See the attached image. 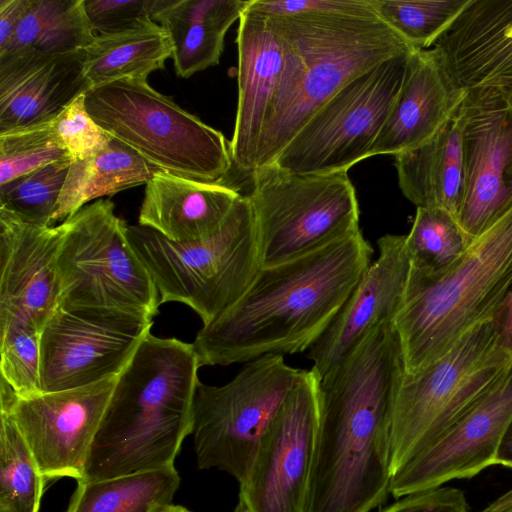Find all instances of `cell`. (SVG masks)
<instances>
[{"label":"cell","instance_id":"obj_29","mask_svg":"<svg viewBox=\"0 0 512 512\" xmlns=\"http://www.w3.org/2000/svg\"><path fill=\"white\" fill-rule=\"evenodd\" d=\"M94 33L84 0H28L27 7L0 58L55 56L83 50Z\"/></svg>","mask_w":512,"mask_h":512},{"label":"cell","instance_id":"obj_23","mask_svg":"<svg viewBox=\"0 0 512 512\" xmlns=\"http://www.w3.org/2000/svg\"><path fill=\"white\" fill-rule=\"evenodd\" d=\"M464 94L432 48L413 50L402 88L370 156H396L418 147L448 121Z\"/></svg>","mask_w":512,"mask_h":512},{"label":"cell","instance_id":"obj_39","mask_svg":"<svg viewBox=\"0 0 512 512\" xmlns=\"http://www.w3.org/2000/svg\"><path fill=\"white\" fill-rule=\"evenodd\" d=\"M377 512H469L462 490L437 487L405 495Z\"/></svg>","mask_w":512,"mask_h":512},{"label":"cell","instance_id":"obj_22","mask_svg":"<svg viewBox=\"0 0 512 512\" xmlns=\"http://www.w3.org/2000/svg\"><path fill=\"white\" fill-rule=\"evenodd\" d=\"M82 50L0 58V133L48 123L90 87Z\"/></svg>","mask_w":512,"mask_h":512},{"label":"cell","instance_id":"obj_13","mask_svg":"<svg viewBox=\"0 0 512 512\" xmlns=\"http://www.w3.org/2000/svg\"><path fill=\"white\" fill-rule=\"evenodd\" d=\"M153 317L57 306L40 331L42 393L118 376L150 334Z\"/></svg>","mask_w":512,"mask_h":512},{"label":"cell","instance_id":"obj_45","mask_svg":"<svg viewBox=\"0 0 512 512\" xmlns=\"http://www.w3.org/2000/svg\"><path fill=\"white\" fill-rule=\"evenodd\" d=\"M154 512H191L186 507L176 504H169L156 509Z\"/></svg>","mask_w":512,"mask_h":512},{"label":"cell","instance_id":"obj_20","mask_svg":"<svg viewBox=\"0 0 512 512\" xmlns=\"http://www.w3.org/2000/svg\"><path fill=\"white\" fill-rule=\"evenodd\" d=\"M236 43L238 102L230 151L232 168L251 176L282 72L283 47L272 18L248 5Z\"/></svg>","mask_w":512,"mask_h":512},{"label":"cell","instance_id":"obj_46","mask_svg":"<svg viewBox=\"0 0 512 512\" xmlns=\"http://www.w3.org/2000/svg\"><path fill=\"white\" fill-rule=\"evenodd\" d=\"M0 512H5V511L0 510Z\"/></svg>","mask_w":512,"mask_h":512},{"label":"cell","instance_id":"obj_2","mask_svg":"<svg viewBox=\"0 0 512 512\" xmlns=\"http://www.w3.org/2000/svg\"><path fill=\"white\" fill-rule=\"evenodd\" d=\"M373 252L358 231L300 258L261 268L244 295L198 331L193 346L200 366L308 350L353 292Z\"/></svg>","mask_w":512,"mask_h":512},{"label":"cell","instance_id":"obj_19","mask_svg":"<svg viewBox=\"0 0 512 512\" xmlns=\"http://www.w3.org/2000/svg\"><path fill=\"white\" fill-rule=\"evenodd\" d=\"M378 258L370 264L327 329L308 349L312 369L323 378L376 326L394 322L410 272L406 235L387 234L377 241Z\"/></svg>","mask_w":512,"mask_h":512},{"label":"cell","instance_id":"obj_25","mask_svg":"<svg viewBox=\"0 0 512 512\" xmlns=\"http://www.w3.org/2000/svg\"><path fill=\"white\" fill-rule=\"evenodd\" d=\"M249 0H156L152 20L167 32L174 70L189 78L219 64L228 29Z\"/></svg>","mask_w":512,"mask_h":512},{"label":"cell","instance_id":"obj_1","mask_svg":"<svg viewBox=\"0 0 512 512\" xmlns=\"http://www.w3.org/2000/svg\"><path fill=\"white\" fill-rule=\"evenodd\" d=\"M403 375L400 340L387 322L320 379L308 512H371L385 502L393 406Z\"/></svg>","mask_w":512,"mask_h":512},{"label":"cell","instance_id":"obj_8","mask_svg":"<svg viewBox=\"0 0 512 512\" xmlns=\"http://www.w3.org/2000/svg\"><path fill=\"white\" fill-rule=\"evenodd\" d=\"M511 362L498 345L493 321L487 320L424 370L404 374L392 414V476L457 421Z\"/></svg>","mask_w":512,"mask_h":512},{"label":"cell","instance_id":"obj_4","mask_svg":"<svg viewBox=\"0 0 512 512\" xmlns=\"http://www.w3.org/2000/svg\"><path fill=\"white\" fill-rule=\"evenodd\" d=\"M270 17L282 41L283 67L256 169L271 165L303 125L353 79L416 50L373 8Z\"/></svg>","mask_w":512,"mask_h":512},{"label":"cell","instance_id":"obj_47","mask_svg":"<svg viewBox=\"0 0 512 512\" xmlns=\"http://www.w3.org/2000/svg\"><path fill=\"white\" fill-rule=\"evenodd\" d=\"M511 88V87H510Z\"/></svg>","mask_w":512,"mask_h":512},{"label":"cell","instance_id":"obj_11","mask_svg":"<svg viewBox=\"0 0 512 512\" xmlns=\"http://www.w3.org/2000/svg\"><path fill=\"white\" fill-rule=\"evenodd\" d=\"M302 372L286 364L282 355L267 354L247 362L225 385L199 382L192 427L198 468H217L244 482Z\"/></svg>","mask_w":512,"mask_h":512},{"label":"cell","instance_id":"obj_12","mask_svg":"<svg viewBox=\"0 0 512 512\" xmlns=\"http://www.w3.org/2000/svg\"><path fill=\"white\" fill-rule=\"evenodd\" d=\"M411 52L385 60L345 85L303 125L272 164L294 174H323L348 171L371 157L402 88Z\"/></svg>","mask_w":512,"mask_h":512},{"label":"cell","instance_id":"obj_37","mask_svg":"<svg viewBox=\"0 0 512 512\" xmlns=\"http://www.w3.org/2000/svg\"><path fill=\"white\" fill-rule=\"evenodd\" d=\"M51 128L57 143L71 161L99 153L113 139L88 113L85 93L75 98L51 121Z\"/></svg>","mask_w":512,"mask_h":512},{"label":"cell","instance_id":"obj_21","mask_svg":"<svg viewBox=\"0 0 512 512\" xmlns=\"http://www.w3.org/2000/svg\"><path fill=\"white\" fill-rule=\"evenodd\" d=\"M431 48L463 91L512 87V0H469Z\"/></svg>","mask_w":512,"mask_h":512},{"label":"cell","instance_id":"obj_41","mask_svg":"<svg viewBox=\"0 0 512 512\" xmlns=\"http://www.w3.org/2000/svg\"><path fill=\"white\" fill-rule=\"evenodd\" d=\"M28 0H0V51L12 40Z\"/></svg>","mask_w":512,"mask_h":512},{"label":"cell","instance_id":"obj_9","mask_svg":"<svg viewBox=\"0 0 512 512\" xmlns=\"http://www.w3.org/2000/svg\"><path fill=\"white\" fill-rule=\"evenodd\" d=\"M248 197L262 268L276 266L359 229V205L348 171L294 174L268 165L250 176Z\"/></svg>","mask_w":512,"mask_h":512},{"label":"cell","instance_id":"obj_38","mask_svg":"<svg viewBox=\"0 0 512 512\" xmlns=\"http://www.w3.org/2000/svg\"><path fill=\"white\" fill-rule=\"evenodd\" d=\"M156 0H84L94 33L111 34L153 22Z\"/></svg>","mask_w":512,"mask_h":512},{"label":"cell","instance_id":"obj_24","mask_svg":"<svg viewBox=\"0 0 512 512\" xmlns=\"http://www.w3.org/2000/svg\"><path fill=\"white\" fill-rule=\"evenodd\" d=\"M242 194L222 182H202L157 170L145 186L138 224L187 243L210 238Z\"/></svg>","mask_w":512,"mask_h":512},{"label":"cell","instance_id":"obj_26","mask_svg":"<svg viewBox=\"0 0 512 512\" xmlns=\"http://www.w3.org/2000/svg\"><path fill=\"white\" fill-rule=\"evenodd\" d=\"M394 157L399 187L416 208H441L458 218L464 177L457 109L431 138Z\"/></svg>","mask_w":512,"mask_h":512},{"label":"cell","instance_id":"obj_6","mask_svg":"<svg viewBox=\"0 0 512 512\" xmlns=\"http://www.w3.org/2000/svg\"><path fill=\"white\" fill-rule=\"evenodd\" d=\"M127 237L158 290L160 304H186L203 325L235 304L262 268L246 195H241L222 229L210 238L178 243L140 224L128 225Z\"/></svg>","mask_w":512,"mask_h":512},{"label":"cell","instance_id":"obj_7","mask_svg":"<svg viewBox=\"0 0 512 512\" xmlns=\"http://www.w3.org/2000/svg\"><path fill=\"white\" fill-rule=\"evenodd\" d=\"M88 113L157 170L221 182L233 167L222 132L182 109L146 80H119L85 93Z\"/></svg>","mask_w":512,"mask_h":512},{"label":"cell","instance_id":"obj_40","mask_svg":"<svg viewBox=\"0 0 512 512\" xmlns=\"http://www.w3.org/2000/svg\"><path fill=\"white\" fill-rule=\"evenodd\" d=\"M248 7L269 16L372 9L369 0H249Z\"/></svg>","mask_w":512,"mask_h":512},{"label":"cell","instance_id":"obj_17","mask_svg":"<svg viewBox=\"0 0 512 512\" xmlns=\"http://www.w3.org/2000/svg\"><path fill=\"white\" fill-rule=\"evenodd\" d=\"M511 419L512 362L434 443L393 474L390 494L398 499L454 479L471 478L496 465Z\"/></svg>","mask_w":512,"mask_h":512},{"label":"cell","instance_id":"obj_27","mask_svg":"<svg viewBox=\"0 0 512 512\" xmlns=\"http://www.w3.org/2000/svg\"><path fill=\"white\" fill-rule=\"evenodd\" d=\"M82 55L83 75L92 89L119 80H146L164 69L172 45L164 28L153 21L123 32L96 34Z\"/></svg>","mask_w":512,"mask_h":512},{"label":"cell","instance_id":"obj_10","mask_svg":"<svg viewBox=\"0 0 512 512\" xmlns=\"http://www.w3.org/2000/svg\"><path fill=\"white\" fill-rule=\"evenodd\" d=\"M111 200L98 199L60 224L58 306L158 314L160 298Z\"/></svg>","mask_w":512,"mask_h":512},{"label":"cell","instance_id":"obj_33","mask_svg":"<svg viewBox=\"0 0 512 512\" xmlns=\"http://www.w3.org/2000/svg\"><path fill=\"white\" fill-rule=\"evenodd\" d=\"M469 0H369L376 15L414 49H429Z\"/></svg>","mask_w":512,"mask_h":512},{"label":"cell","instance_id":"obj_31","mask_svg":"<svg viewBox=\"0 0 512 512\" xmlns=\"http://www.w3.org/2000/svg\"><path fill=\"white\" fill-rule=\"evenodd\" d=\"M472 239L458 218L441 208H417L406 235L409 277L432 282L443 277L462 258Z\"/></svg>","mask_w":512,"mask_h":512},{"label":"cell","instance_id":"obj_15","mask_svg":"<svg viewBox=\"0 0 512 512\" xmlns=\"http://www.w3.org/2000/svg\"><path fill=\"white\" fill-rule=\"evenodd\" d=\"M457 114L464 177L458 221L476 239L512 209V87L466 90Z\"/></svg>","mask_w":512,"mask_h":512},{"label":"cell","instance_id":"obj_36","mask_svg":"<svg viewBox=\"0 0 512 512\" xmlns=\"http://www.w3.org/2000/svg\"><path fill=\"white\" fill-rule=\"evenodd\" d=\"M62 159L70 157L57 143L51 121L0 133V185Z\"/></svg>","mask_w":512,"mask_h":512},{"label":"cell","instance_id":"obj_18","mask_svg":"<svg viewBox=\"0 0 512 512\" xmlns=\"http://www.w3.org/2000/svg\"><path fill=\"white\" fill-rule=\"evenodd\" d=\"M60 225L38 226L0 208V327L41 331L58 306Z\"/></svg>","mask_w":512,"mask_h":512},{"label":"cell","instance_id":"obj_35","mask_svg":"<svg viewBox=\"0 0 512 512\" xmlns=\"http://www.w3.org/2000/svg\"><path fill=\"white\" fill-rule=\"evenodd\" d=\"M0 370L20 397L42 393L40 330L14 323L0 327Z\"/></svg>","mask_w":512,"mask_h":512},{"label":"cell","instance_id":"obj_44","mask_svg":"<svg viewBox=\"0 0 512 512\" xmlns=\"http://www.w3.org/2000/svg\"><path fill=\"white\" fill-rule=\"evenodd\" d=\"M480 512H512V488L499 496Z\"/></svg>","mask_w":512,"mask_h":512},{"label":"cell","instance_id":"obj_32","mask_svg":"<svg viewBox=\"0 0 512 512\" xmlns=\"http://www.w3.org/2000/svg\"><path fill=\"white\" fill-rule=\"evenodd\" d=\"M0 419V510L38 512L46 481L13 419L3 411Z\"/></svg>","mask_w":512,"mask_h":512},{"label":"cell","instance_id":"obj_30","mask_svg":"<svg viewBox=\"0 0 512 512\" xmlns=\"http://www.w3.org/2000/svg\"><path fill=\"white\" fill-rule=\"evenodd\" d=\"M180 485L175 466L108 479L77 481L66 512H154L172 504Z\"/></svg>","mask_w":512,"mask_h":512},{"label":"cell","instance_id":"obj_14","mask_svg":"<svg viewBox=\"0 0 512 512\" xmlns=\"http://www.w3.org/2000/svg\"><path fill=\"white\" fill-rule=\"evenodd\" d=\"M318 374L303 370L266 432L233 512H308L319 421Z\"/></svg>","mask_w":512,"mask_h":512},{"label":"cell","instance_id":"obj_42","mask_svg":"<svg viewBox=\"0 0 512 512\" xmlns=\"http://www.w3.org/2000/svg\"><path fill=\"white\" fill-rule=\"evenodd\" d=\"M500 348L512 356V289L492 318Z\"/></svg>","mask_w":512,"mask_h":512},{"label":"cell","instance_id":"obj_28","mask_svg":"<svg viewBox=\"0 0 512 512\" xmlns=\"http://www.w3.org/2000/svg\"><path fill=\"white\" fill-rule=\"evenodd\" d=\"M156 171L136 151L113 137L106 149L71 161L53 222L66 219L91 200L146 185Z\"/></svg>","mask_w":512,"mask_h":512},{"label":"cell","instance_id":"obj_16","mask_svg":"<svg viewBox=\"0 0 512 512\" xmlns=\"http://www.w3.org/2000/svg\"><path fill=\"white\" fill-rule=\"evenodd\" d=\"M117 377L30 397L16 395L1 378L0 411L17 425L45 481L83 478L90 447Z\"/></svg>","mask_w":512,"mask_h":512},{"label":"cell","instance_id":"obj_5","mask_svg":"<svg viewBox=\"0 0 512 512\" xmlns=\"http://www.w3.org/2000/svg\"><path fill=\"white\" fill-rule=\"evenodd\" d=\"M512 289V209L478 236L443 277L408 276L394 319L404 374L443 357L475 325L492 320Z\"/></svg>","mask_w":512,"mask_h":512},{"label":"cell","instance_id":"obj_43","mask_svg":"<svg viewBox=\"0 0 512 512\" xmlns=\"http://www.w3.org/2000/svg\"><path fill=\"white\" fill-rule=\"evenodd\" d=\"M496 465L512 468V419L498 449Z\"/></svg>","mask_w":512,"mask_h":512},{"label":"cell","instance_id":"obj_34","mask_svg":"<svg viewBox=\"0 0 512 512\" xmlns=\"http://www.w3.org/2000/svg\"><path fill=\"white\" fill-rule=\"evenodd\" d=\"M62 159L0 185V208L38 226H50L68 173Z\"/></svg>","mask_w":512,"mask_h":512},{"label":"cell","instance_id":"obj_3","mask_svg":"<svg viewBox=\"0 0 512 512\" xmlns=\"http://www.w3.org/2000/svg\"><path fill=\"white\" fill-rule=\"evenodd\" d=\"M200 367L193 343L150 333L117 377L81 480L174 466L192 434Z\"/></svg>","mask_w":512,"mask_h":512}]
</instances>
